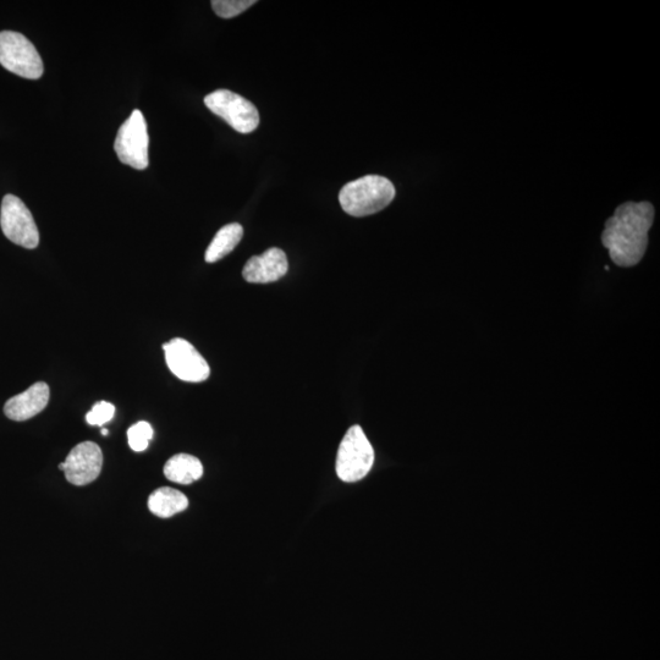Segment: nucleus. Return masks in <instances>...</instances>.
I'll list each match as a JSON object with an SVG mask.
<instances>
[{"label":"nucleus","mask_w":660,"mask_h":660,"mask_svg":"<svg viewBox=\"0 0 660 660\" xmlns=\"http://www.w3.org/2000/svg\"><path fill=\"white\" fill-rule=\"evenodd\" d=\"M654 207L649 202H626L605 222L602 242L619 267H634L645 256Z\"/></svg>","instance_id":"nucleus-1"},{"label":"nucleus","mask_w":660,"mask_h":660,"mask_svg":"<svg viewBox=\"0 0 660 660\" xmlns=\"http://www.w3.org/2000/svg\"><path fill=\"white\" fill-rule=\"evenodd\" d=\"M392 181L381 175H366L341 189L339 202L352 217L372 216L387 208L395 197Z\"/></svg>","instance_id":"nucleus-2"},{"label":"nucleus","mask_w":660,"mask_h":660,"mask_svg":"<svg viewBox=\"0 0 660 660\" xmlns=\"http://www.w3.org/2000/svg\"><path fill=\"white\" fill-rule=\"evenodd\" d=\"M374 450L360 426H352L339 445L337 475L346 483L359 482L372 470Z\"/></svg>","instance_id":"nucleus-3"},{"label":"nucleus","mask_w":660,"mask_h":660,"mask_svg":"<svg viewBox=\"0 0 660 660\" xmlns=\"http://www.w3.org/2000/svg\"><path fill=\"white\" fill-rule=\"evenodd\" d=\"M0 65L24 79L37 80L44 66L40 53L29 38L19 32H0Z\"/></svg>","instance_id":"nucleus-4"},{"label":"nucleus","mask_w":660,"mask_h":660,"mask_svg":"<svg viewBox=\"0 0 660 660\" xmlns=\"http://www.w3.org/2000/svg\"><path fill=\"white\" fill-rule=\"evenodd\" d=\"M148 146H150V137H148L146 119L140 110L136 109L120 126L115 137L114 150L121 163L136 170H145L150 164Z\"/></svg>","instance_id":"nucleus-5"},{"label":"nucleus","mask_w":660,"mask_h":660,"mask_svg":"<svg viewBox=\"0 0 660 660\" xmlns=\"http://www.w3.org/2000/svg\"><path fill=\"white\" fill-rule=\"evenodd\" d=\"M206 107L219 118L227 121L240 134H250L260 125V113L246 98L228 90L209 93Z\"/></svg>","instance_id":"nucleus-6"},{"label":"nucleus","mask_w":660,"mask_h":660,"mask_svg":"<svg viewBox=\"0 0 660 660\" xmlns=\"http://www.w3.org/2000/svg\"><path fill=\"white\" fill-rule=\"evenodd\" d=\"M0 227L3 234L15 245L33 250L40 244V233L35 219L18 196H4L0 209Z\"/></svg>","instance_id":"nucleus-7"},{"label":"nucleus","mask_w":660,"mask_h":660,"mask_svg":"<svg viewBox=\"0 0 660 660\" xmlns=\"http://www.w3.org/2000/svg\"><path fill=\"white\" fill-rule=\"evenodd\" d=\"M165 361L170 372L184 382H205L211 374V368L203 356L189 341L175 338L163 345Z\"/></svg>","instance_id":"nucleus-8"},{"label":"nucleus","mask_w":660,"mask_h":660,"mask_svg":"<svg viewBox=\"0 0 660 660\" xmlns=\"http://www.w3.org/2000/svg\"><path fill=\"white\" fill-rule=\"evenodd\" d=\"M103 454L96 443L84 442L70 451L68 458L59 465L66 480L74 486H87L101 475Z\"/></svg>","instance_id":"nucleus-9"},{"label":"nucleus","mask_w":660,"mask_h":660,"mask_svg":"<svg viewBox=\"0 0 660 660\" xmlns=\"http://www.w3.org/2000/svg\"><path fill=\"white\" fill-rule=\"evenodd\" d=\"M289 263L283 250L273 247L261 256L250 258L245 264L242 277L247 283L268 284L277 282L288 273Z\"/></svg>","instance_id":"nucleus-10"},{"label":"nucleus","mask_w":660,"mask_h":660,"mask_svg":"<svg viewBox=\"0 0 660 660\" xmlns=\"http://www.w3.org/2000/svg\"><path fill=\"white\" fill-rule=\"evenodd\" d=\"M49 396L51 392L47 383H35L26 392L10 398L4 405V414L16 422L30 420L46 409Z\"/></svg>","instance_id":"nucleus-11"},{"label":"nucleus","mask_w":660,"mask_h":660,"mask_svg":"<svg viewBox=\"0 0 660 660\" xmlns=\"http://www.w3.org/2000/svg\"><path fill=\"white\" fill-rule=\"evenodd\" d=\"M187 506H189V499L186 498V495L178 489L170 487L158 488L148 498V509L162 519H168V517L181 513L187 509Z\"/></svg>","instance_id":"nucleus-12"},{"label":"nucleus","mask_w":660,"mask_h":660,"mask_svg":"<svg viewBox=\"0 0 660 660\" xmlns=\"http://www.w3.org/2000/svg\"><path fill=\"white\" fill-rule=\"evenodd\" d=\"M164 475L169 481L178 484L194 483L203 476V465L196 456L189 454L174 455L164 466Z\"/></svg>","instance_id":"nucleus-13"},{"label":"nucleus","mask_w":660,"mask_h":660,"mask_svg":"<svg viewBox=\"0 0 660 660\" xmlns=\"http://www.w3.org/2000/svg\"><path fill=\"white\" fill-rule=\"evenodd\" d=\"M244 236V228L239 223H231L220 229L214 236L206 251V262L214 263L222 260L235 250Z\"/></svg>","instance_id":"nucleus-14"},{"label":"nucleus","mask_w":660,"mask_h":660,"mask_svg":"<svg viewBox=\"0 0 660 660\" xmlns=\"http://www.w3.org/2000/svg\"><path fill=\"white\" fill-rule=\"evenodd\" d=\"M152 438L153 428L150 423L146 421L137 422L136 425L129 428V445L132 450L136 451V453L145 451Z\"/></svg>","instance_id":"nucleus-15"},{"label":"nucleus","mask_w":660,"mask_h":660,"mask_svg":"<svg viewBox=\"0 0 660 660\" xmlns=\"http://www.w3.org/2000/svg\"><path fill=\"white\" fill-rule=\"evenodd\" d=\"M256 3L255 0H213L212 8L219 18L231 19L244 13Z\"/></svg>","instance_id":"nucleus-16"},{"label":"nucleus","mask_w":660,"mask_h":660,"mask_svg":"<svg viewBox=\"0 0 660 660\" xmlns=\"http://www.w3.org/2000/svg\"><path fill=\"white\" fill-rule=\"evenodd\" d=\"M115 406L108 401H99L86 415V421L91 426H103L113 420Z\"/></svg>","instance_id":"nucleus-17"},{"label":"nucleus","mask_w":660,"mask_h":660,"mask_svg":"<svg viewBox=\"0 0 660 660\" xmlns=\"http://www.w3.org/2000/svg\"><path fill=\"white\" fill-rule=\"evenodd\" d=\"M108 433H109V432H108V429H106V428H103V429H102V434H103V436H108Z\"/></svg>","instance_id":"nucleus-18"}]
</instances>
